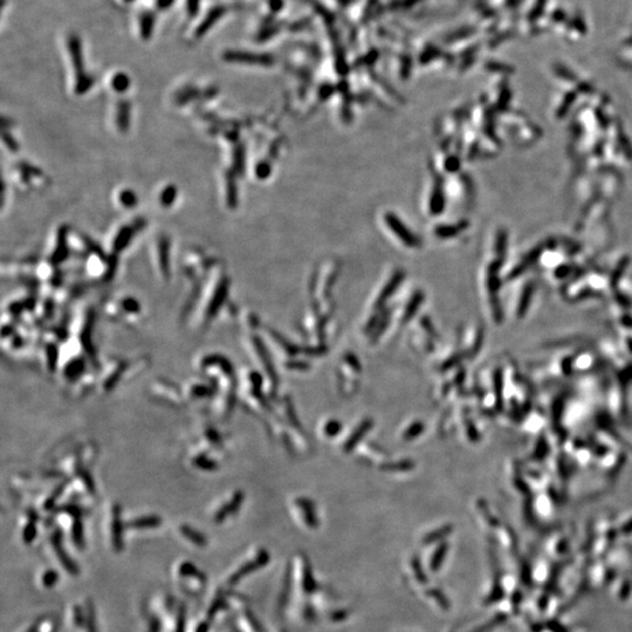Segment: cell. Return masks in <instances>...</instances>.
<instances>
[{"label": "cell", "instance_id": "cell-3", "mask_svg": "<svg viewBox=\"0 0 632 632\" xmlns=\"http://www.w3.org/2000/svg\"><path fill=\"white\" fill-rule=\"evenodd\" d=\"M224 452L191 442L187 447L186 465L197 473H214L220 467Z\"/></svg>", "mask_w": 632, "mask_h": 632}, {"label": "cell", "instance_id": "cell-4", "mask_svg": "<svg viewBox=\"0 0 632 632\" xmlns=\"http://www.w3.org/2000/svg\"><path fill=\"white\" fill-rule=\"evenodd\" d=\"M129 362L121 357H112L105 362L98 375V389L101 394H110L118 384L125 382Z\"/></svg>", "mask_w": 632, "mask_h": 632}, {"label": "cell", "instance_id": "cell-5", "mask_svg": "<svg viewBox=\"0 0 632 632\" xmlns=\"http://www.w3.org/2000/svg\"><path fill=\"white\" fill-rule=\"evenodd\" d=\"M150 394L155 399L163 404L170 406H183L185 404L183 389L173 383L172 380L165 378H158L151 384Z\"/></svg>", "mask_w": 632, "mask_h": 632}, {"label": "cell", "instance_id": "cell-11", "mask_svg": "<svg viewBox=\"0 0 632 632\" xmlns=\"http://www.w3.org/2000/svg\"><path fill=\"white\" fill-rule=\"evenodd\" d=\"M162 524V519L160 516L149 514L135 517L130 522L125 523V528H131V529H147V528H156Z\"/></svg>", "mask_w": 632, "mask_h": 632}, {"label": "cell", "instance_id": "cell-6", "mask_svg": "<svg viewBox=\"0 0 632 632\" xmlns=\"http://www.w3.org/2000/svg\"><path fill=\"white\" fill-rule=\"evenodd\" d=\"M183 394L186 403H196L214 398L217 394V384L204 376L190 378L183 387Z\"/></svg>", "mask_w": 632, "mask_h": 632}, {"label": "cell", "instance_id": "cell-8", "mask_svg": "<svg viewBox=\"0 0 632 632\" xmlns=\"http://www.w3.org/2000/svg\"><path fill=\"white\" fill-rule=\"evenodd\" d=\"M242 501V493L240 491H234L231 493L226 499L221 500V504L218 506L217 509H214L212 514V521L216 523H220L225 521L227 516L236 512V509L240 507Z\"/></svg>", "mask_w": 632, "mask_h": 632}, {"label": "cell", "instance_id": "cell-1", "mask_svg": "<svg viewBox=\"0 0 632 632\" xmlns=\"http://www.w3.org/2000/svg\"><path fill=\"white\" fill-rule=\"evenodd\" d=\"M193 367L201 376L213 380L217 387L225 383L235 382V372L232 362L218 351H204L196 355Z\"/></svg>", "mask_w": 632, "mask_h": 632}, {"label": "cell", "instance_id": "cell-12", "mask_svg": "<svg viewBox=\"0 0 632 632\" xmlns=\"http://www.w3.org/2000/svg\"><path fill=\"white\" fill-rule=\"evenodd\" d=\"M180 533L184 538H186L187 540H190L192 543L197 546H205L206 545V539L204 535L202 533H199L198 530H196L188 524H182L179 528Z\"/></svg>", "mask_w": 632, "mask_h": 632}, {"label": "cell", "instance_id": "cell-7", "mask_svg": "<svg viewBox=\"0 0 632 632\" xmlns=\"http://www.w3.org/2000/svg\"><path fill=\"white\" fill-rule=\"evenodd\" d=\"M245 346L246 349L249 350V354L252 360L256 362L257 367L259 368V370L261 372L264 371L266 377L269 382L275 379L274 372H273V367L271 365V362H269V357L267 351L265 350V347L262 345V342L256 336H247L245 338Z\"/></svg>", "mask_w": 632, "mask_h": 632}, {"label": "cell", "instance_id": "cell-2", "mask_svg": "<svg viewBox=\"0 0 632 632\" xmlns=\"http://www.w3.org/2000/svg\"><path fill=\"white\" fill-rule=\"evenodd\" d=\"M262 380L260 372L256 369H245L239 376L238 393L239 398L251 411L259 413L266 410V401L262 394Z\"/></svg>", "mask_w": 632, "mask_h": 632}, {"label": "cell", "instance_id": "cell-10", "mask_svg": "<svg viewBox=\"0 0 632 632\" xmlns=\"http://www.w3.org/2000/svg\"><path fill=\"white\" fill-rule=\"evenodd\" d=\"M60 539H61V537H60V534H59V533H55V534L52 535V538H51L52 545H53L55 553L58 554L59 560H60V562L62 563V565H64V567H65V569H67V570L70 572V574L75 575V574H77L76 565L74 564V562L69 559V556L67 555V553H65V550L62 549L61 540Z\"/></svg>", "mask_w": 632, "mask_h": 632}, {"label": "cell", "instance_id": "cell-15", "mask_svg": "<svg viewBox=\"0 0 632 632\" xmlns=\"http://www.w3.org/2000/svg\"><path fill=\"white\" fill-rule=\"evenodd\" d=\"M197 632H208V624H206V623L201 624V625L198 626Z\"/></svg>", "mask_w": 632, "mask_h": 632}, {"label": "cell", "instance_id": "cell-9", "mask_svg": "<svg viewBox=\"0 0 632 632\" xmlns=\"http://www.w3.org/2000/svg\"><path fill=\"white\" fill-rule=\"evenodd\" d=\"M110 514V531H112V538L115 549L121 550V547H123V521L121 517V508L118 504H112L109 507Z\"/></svg>", "mask_w": 632, "mask_h": 632}, {"label": "cell", "instance_id": "cell-14", "mask_svg": "<svg viewBox=\"0 0 632 632\" xmlns=\"http://www.w3.org/2000/svg\"><path fill=\"white\" fill-rule=\"evenodd\" d=\"M43 585L46 587H52L54 585L55 582L58 581V574L53 570H48L45 575H43Z\"/></svg>", "mask_w": 632, "mask_h": 632}, {"label": "cell", "instance_id": "cell-13", "mask_svg": "<svg viewBox=\"0 0 632 632\" xmlns=\"http://www.w3.org/2000/svg\"><path fill=\"white\" fill-rule=\"evenodd\" d=\"M28 516H29V521H28V523L25 526L24 531H23V538L26 543L32 542L36 535V527H35L36 514L33 511H29Z\"/></svg>", "mask_w": 632, "mask_h": 632}]
</instances>
